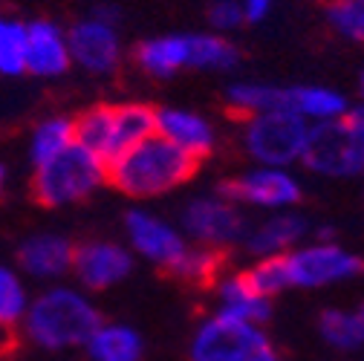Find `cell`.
Wrapping results in <instances>:
<instances>
[{"label":"cell","mask_w":364,"mask_h":361,"mask_svg":"<svg viewBox=\"0 0 364 361\" xmlns=\"http://www.w3.org/2000/svg\"><path fill=\"white\" fill-rule=\"evenodd\" d=\"M197 156L179 151L154 133L151 139L127 148L113 162H107V183L133 200H151L188 183L197 173Z\"/></svg>","instance_id":"6da1fadb"},{"label":"cell","mask_w":364,"mask_h":361,"mask_svg":"<svg viewBox=\"0 0 364 361\" xmlns=\"http://www.w3.org/2000/svg\"><path fill=\"white\" fill-rule=\"evenodd\" d=\"M102 324V312L75 286H50L29 301L21 330L29 344L41 350H70L84 347L87 338Z\"/></svg>","instance_id":"7a4b0ae2"},{"label":"cell","mask_w":364,"mask_h":361,"mask_svg":"<svg viewBox=\"0 0 364 361\" xmlns=\"http://www.w3.org/2000/svg\"><path fill=\"white\" fill-rule=\"evenodd\" d=\"M105 183H107V165L75 142L47 165L35 168L32 194L41 205L64 208L93 197Z\"/></svg>","instance_id":"3957f363"},{"label":"cell","mask_w":364,"mask_h":361,"mask_svg":"<svg viewBox=\"0 0 364 361\" xmlns=\"http://www.w3.org/2000/svg\"><path fill=\"white\" fill-rule=\"evenodd\" d=\"M191 361H281L266 333L255 324L214 315L203 321L191 341Z\"/></svg>","instance_id":"277c9868"},{"label":"cell","mask_w":364,"mask_h":361,"mask_svg":"<svg viewBox=\"0 0 364 361\" xmlns=\"http://www.w3.org/2000/svg\"><path fill=\"white\" fill-rule=\"evenodd\" d=\"M246 151L263 168H284L301 159L309 124L289 113V110H272L255 119H246Z\"/></svg>","instance_id":"5b68a950"},{"label":"cell","mask_w":364,"mask_h":361,"mask_svg":"<svg viewBox=\"0 0 364 361\" xmlns=\"http://www.w3.org/2000/svg\"><path fill=\"white\" fill-rule=\"evenodd\" d=\"M301 159L309 171L324 176H358L364 173V142L344 119L318 122L306 133Z\"/></svg>","instance_id":"8992f818"},{"label":"cell","mask_w":364,"mask_h":361,"mask_svg":"<svg viewBox=\"0 0 364 361\" xmlns=\"http://www.w3.org/2000/svg\"><path fill=\"white\" fill-rule=\"evenodd\" d=\"M287 269H289V284L315 289L327 286L336 281H350L364 272V260L350 254L341 246L321 243V246H306L292 254H287Z\"/></svg>","instance_id":"52a82bcc"},{"label":"cell","mask_w":364,"mask_h":361,"mask_svg":"<svg viewBox=\"0 0 364 361\" xmlns=\"http://www.w3.org/2000/svg\"><path fill=\"white\" fill-rule=\"evenodd\" d=\"M220 194L229 203H249L257 208H287L301 200V183L287 171L257 168L220 183Z\"/></svg>","instance_id":"ba28073f"},{"label":"cell","mask_w":364,"mask_h":361,"mask_svg":"<svg viewBox=\"0 0 364 361\" xmlns=\"http://www.w3.org/2000/svg\"><path fill=\"white\" fill-rule=\"evenodd\" d=\"M182 225L205 249H225L246 235V222L237 205L223 197H203L188 203L186 214H182Z\"/></svg>","instance_id":"9c48e42d"},{"label":"cell","mask_w":364,"mask_h":361,"mask_svg":"<svg viewBox=\"0 0 364 361\" xmlns=\"http://www.w3.org/2000/svg\"><path fill=\"white\" fill-rule=\"evenodd\" d=\"M67 43H70V58L87 72H113L122 61V41L119 29L113 23L96 21L93 15L73 23L67 29Z\"/></svg>","instance_id":"30bf717a"},{"label":"cell","mask_w":364,"mask_h":361,"mask_svg":"<svg viewBox=\"0 0 364 361\" xmlns=\"http://www.w3.org/2000/svg\"><path fill=\"white\" fill-rule=\"evenodd\" d=\"M133 272V254L110 240H87L73 252V275L90 292L122 284Z\"/></svg>","instance_id":"8fae6325"},{"label":"cell","mask_w":364,"mask_h":361,"mask_svg":"<svg viewBox=\"0 0 364 361\" xmlns=\"http://www.w3.org/2000/svg\"><path fill=\"white\" fill-rule=\"evenodd\" d=\"M124 232H127V240H130L133 252H139L145 260L156 263L159 269H165V272L182 257V252L188 249L186 240H182V235L173 229L171 222H165L162 217H156L145 208L127 211Z\"/></svg>","instance_id":"7c38bea8"},{"label":"cell","mask_w":364,"mask_h":361,"mask_svg":"<svg viewBox=\"0 0 364 361\" xmlns=\"http://www.w3.org/2000/svg\"><path fill=\"white\" fill-rule=\"evenodd\" d=\"M73 252L75 246L64 235L55 232L29 235L18 249V266L23 275L53 284L73 272Z\"/></svg>","instance_id":"4fadbf2b"},{"label":"cell","mask_w":364,"mask_h":361,"mask_svg":"<svg viewBox=\"0 0 364 361\" xmlns=\"http://www.w3.org/2000/svg\"><path fill=\"white\" fill-rule=\"evenodd\" d=\"M70 67L67 32L53 21L26 23V72L35 78H61Z\"/></svg>","instance_id":"5bb4252c"},{"label":"cell","mask_w":364,"mask_h":361,"mask_svg":"<svg viewBox=\"0 0 364 361\" xmlns=\"http://www.w3.org/2000/svg\"><path fill=\"white\" fill-rule=\"evenodd\" d=\"M156 136H162L165 142L176 145L179 151H186L197 159L208 156L214 148L211 124L191 110H176V107L156 110Z\"/></svg>","instance_id":"9a60e30c"},{"label":"cell","mask_w":364,"mask_h":361,"mask_svg":"<svg viewBox=\"0 0 364 361\" xmlns=\"http://www.w3.org/2000/svg\"><path fill=\"white\" fill-rule=\"evenodd\" d=\"M156 133V110L139 102L113 104V122H110V162L124 153L127 148L151 139Z\"/></svg>","instance_id":"2e32d148"},{"label":"cell","mask_w":364,"mask_h":361,"mask_svg":"<svg viewBox=\"0 0 364 361\" xmlns=\"http://www.w3.org/2000/svg\"><path fill=\"white\" fill-rule=\"evenodd\" d=\"M87 361H142L145 341L127 324H99L84 344Z\"/></svg>","instance_id":"e0dca14e"},{"label":"cell","mask_w":364,"mask_h":361,"mask_svg":"<svg viewBox=\"0 0 364 361\" xmlns=\"http://www.w3.org/2000/svg\"><path fill=\"white\" fill-rule=\"evenodd\" d=\"M136 64L151 78H171L188 67V35H162L136 47Z\"/></svg>","instance_id":"ac0fdd59"},{"label":"cell","mask_w":364,"mask_h":361,"mask_svg":"<svg viewBox=\"0 0 364 361\" xmlns=\"http://www.w3.org/2000/svg\"><path fill=\"white\" fill-rule=\"evenodd\" d=\"M284 110L315 122L341 119L347 113V99L330 87H284Z\"/></svg>","instance_id":"d6986e66"},{"label":"cell","mask_w":364,"mask_h":361,"mask_svg":"<svg viewBox=\"0 0 364 361\" xmlns=\"http://www.w3.org/2000/svg\"><path fill=\"white\" fill-rule=\"evenodd\" d=\"M220 315H229V318H237V321H246V324H266L272 318V303L260 295H255L249 289V284L243 281V275H235V278H225L220 281Z\"/></svg>","instance_id":"ffe728a7"},{"label":"cell","mask_w":364,"mask_h":361,"mask_svg":"<svg viewBox=\"0 0 364 361\" xmlns=\"http://www.w3.org/2000/svg\"><path fill=\"white\" fill-rule=\"evenodd\" d=\"M70 145H75V127L67 116H47L32 127L29 136V162L32 168L47 165L58 153H64Z\"/></svg>","instance_id":"44dd1931"},{"label":"cell","mask_w":364,"mask_h":361,"mask_svg":"<svg viewBox=\"0 0 364 361\" xmlns=\"http://www.w3.org/2000/svg\"><path fill=\"white\" fill-rule=\"evenodd\" d=\"M304 232H306V220L301 214H278V217L266 220L255 235H249L246 246H249V252H255L260 257L281 254L295 240H301Z\"/></svg>","instance_id":"7402d4cb"},{"label":"cell","mask_w":364,"mask_h":361,"mask_svg":"<svg viewBox=\"0 0 364 361\" xmlns=\"http://www.w3.org/2000/svg\"><path fill=\"white\" fill-rule=\"evenodd\" d=\"M321 335L327 338V344L338 347V350H355L364 344V303H358L353 312L344 309H324L321 318H318Z\"/></svg>","instance_id":"603a6c76"},{"label":"cell","mask_w":364,"mask_h":361,"mask_svg":"<svg viewBox=\"0 0 364 361\" xmlns=\"http://www.w3.org/2000/svg\"><path fill=\"white\" fill-rule=\"evenodd\" d=\"M229 110L243 119H255V116L272 113V110H284V87L235 84V87H229Z\"/></svg>","instance_id":"cb8c5ba5"},{"label":"cell","mask_w":364,"mask_h":361,"mask_svg":"<svg viewBox=\"0 0 364 361\" xmlns=\"http://www.w3.org/2000/svg\"><path fill=\"white\" fill-rule=\"evenodd\" d=\"M237 47L220 35H188V67L194 70H232L237 67Z\"/></svg>","instance_id":"d4e9b609"},{"label":"cell","mask_w":364,"mask_h":361,"mask_svg":"<svg viewBox=\"0 0 364 361\" xmlns=\"http://www.w3.org/2000/svg\"><path fill=\"white\" fill-rule=\"evenodd\" d=\"M26 72V23L0 15V75L18 78Z\"/></svg>","instance_id":"484cf974"},{"label":"cell","mask_w":364,"mask_h":361,"mask_svg":"<svg viewBox=\"0 0 364 361\" xmlns=\"http://www.w3.org/2000/svg\"><path fill=\"white\" fill-rule=\"evenodd\" d=\"M243 281L249 284V289L260 298H272L284 289H289V269H287V254H269V257H260L252 269L240 272Z\"/></svg>","instance_id":"4316f807"},{"label":"cell","mask_w":364,"mask_h":361,"mask_svg":"<svg viewBox=\"0 0 364 361\" xmlns=\"http://www.w3.org/2000/svg\"><path fill=\"white\" fill-rule=\"evenodd\" d=\"M29 289L23 278L9 266H0V330L21 327L23 315L29 309Z\"/></svg>","instance_id":"83f0119b"},{"label":"cell","mask_w":364,"mask_h":361,"mask_svg":"<svg viewBox=\"0 0 364 361\" xmlns=\"http://www.w3.org/2000/svg\"><path fill=\"white\" fill-rule=\"evenodd\" d=\"M220 263H223V254L220 249H186L182 257L168 269V275L186 281V284H197V286H208L217 272H220Z\"/></svg>","instance_id":"f1b7e54d"},{"label":"cell","mask_w":364,"mask_h":361,"mask_svg":"<svg viewBox=\"0 0 364 361\" xmlns=\"http://www.w3.org/2000/svg\"><path fill=\"white\" fill-rule=\"evenodd\" d=\"M327 18L338 35L364 43V0H327Z\"/></svg>","instance_id":"f546056e"},{"label":"cell","mask_w":364,"mask_h":361,"mask_svg":"<svg viewBox=\"0 0 364 361\" xmlns=\"http://www.w3.org/2000/svg\"><path fill=\"white\" fill-rule=\"evenodd\" d=\"M208 21H211L214 29L229 32V29H237L246 18H243V9H240L237 0H217V4L211 6V12H208Z\"/></svg>","instance_id":"4dcf8cb0"},{"label":"cell","mask_w":364,"mask_h":361,"mask_svg":"<svg viewBox=\"0 0 364 361\" xmlns=\"http://www.w3.org/2000/svg\"><path fill=\"white\" fill-rule=\"evenodd\" d=\"M240 9H243V18H246V21L257 23V21H263V18L269 15V9H272V0H243Z\"/></svg>","instance_id":"1f68e13d"},{"label":"cell","mask_w":364,"mask_h":361,"mask_svg":"<svg viewBox=\"0 0 364 361\" xmlns=\"http://www.w3.org/2000/svg\"><path fill=\"white\" fill-rule=\"evenodd\" d=\"M347 124H350V130L355 133V136L364 142V104H358V107H353L350 113H347V119H344Z\"/></svg>","instance_id":"d6a6232c"},{"label":"cell","mask_w":364,"mask_h":361,"mask_svg":"<svg viewBox=\"0 0 364 361\" xmlns=\"http://www.w3.org/2000/svg\"><path fill=\"white\" fill-rule=\"evenodd\" d=\"M6 185H9V168H6L4 162H0V197L6 194Z\"/></svg>","instance_id":"836d02e7"},{"label":"cell","mask_w":364,"mask_h":361,"mask_svg":"<svg viewBox=\"0 0 364 361\" xmlns=\"http://www.w3.org/2000/svg\"><path fill=\"white\" fill-rule=\"evenodd\" d=\"M358 90H361V96H364V72H361V81H358Z\"/></svg>","instance_id":"e575fe53"},{"label":"cell","mask_w":364,"mask_h":361,"mask_svg":"<svg viewBox=\"0 0 364 361\" xmlns=\"http://www.w3.org/2000/svg\"><path fill=\"white\" fill-rule=\"evenodd\" d=\"M0 335H4V330H0Z\"/></svg>","instance_id":"d590c367"}]
</instances>
